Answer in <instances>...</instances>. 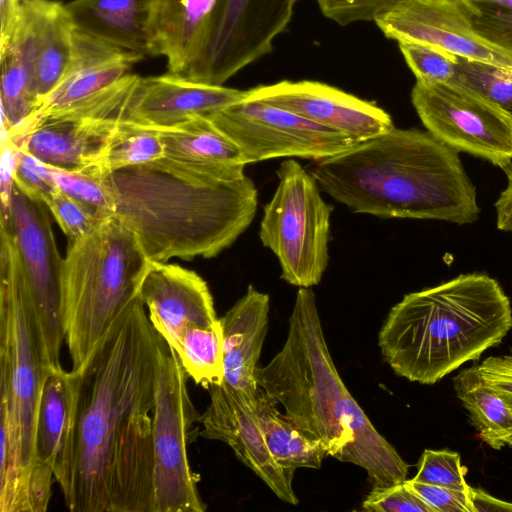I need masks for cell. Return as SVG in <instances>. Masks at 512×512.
Returning a JSON list of instances; mask_svg holds the SVG:
<instances>
[{
	"label": "cell",
	"mask_w": 512,
	"mask_h": 512,
	"mask_svg": "<svg viewBox=\"0 0 512 512\" xmlns=\"http://www.w3.org/2000/svg\"><path fill=\"white\" fill-rule=\"evenodd\" d=\"M160 339L137 296L71 370L74 416L59 485L70 511L153 512Z\"/></svg>",
	"instance_id": "6da1fadb"
},
{
	"label": "cell",
	"mask_w": 512,
	"mask_h": 512,
	"mask_svg": "<svg viewBox=\"0 0 512 512\" xmlns=\"http://www.w3.org/2000/svg\"><path fill=\"white\" fill-rule=\"evenodd\" d=\"M113 216L150 262L212 258L253 221L257 189L245 173L167 156L107 174Z\"/></svg>",
	"instance_id": "7a4b0ae2"
},
{
	"label": "cell",
	"mask_w": 512,
	"mask_h": 512,
	"mask_svg": "<svg viewBox=\"0 0 512 512\" xmlns=\"http://www.w3.org/2000/svg\"><path fill=\"white\" fill-rule=\"evenodd\" d=\"M309 172L355 213L464 225L481 212L459 153L427 130L393 127L316 161Z\"/></svg>",
	"instance_id": "3957f363"
},
{
	"label": "cell",
	"mask_w": 512,
	"mask_h": 512,
	"mask_svg": "<svg viewBox=\"0 0 512 512\" xmlns=\"http://www.w3.org/2000/svg\"><path fill=\"white\" fill-rule=\"evenodd\" d=\"M257 385L328 456L362 467L372 489L407 479L408 464L373 426L330 355L311 288H299L281 350L255 370Z\"/></svg>",
	"instance_id": "277c9868"
},
{
	"label": "cell",
	"mask_w": 512,
	"mask_h": 512,
	"mask_svg": "<svg viewBox=\"0 0 512 512\" xmlns=\"http://www.w3.org/2000/svg\"><path fill=\"white\" fill-rule=\"evenodd\" d=\"M511 328L509 297L495 278L474 272L406 294L378 345L398 376L432 385L499 345Z\"/></svg>",
	"instance_id": "5b68a950"
},
{
	"label": "cell",
	"mask_w": 512,
	"mask_h": 512,
	"mask_svg": "<svg viewBox=\"0 0 512 512\" xmlns=\"http://www.w3.org/2000/svg\"><path fill=\"white\" fill-rule=\"evenodd\" d=\"M151 262L117 218L104 219L68 243L62 271V315L72 369L79 367L126 306L138 296Z\"/></svg>",
	"instance_id": "8992f818"
},
{
	"label": "cell",
	"mask_w": 512,
	"mask_h": 512,
	"mask_svg": "<svg viewBox=\"0 0 512 512\" xmlns=\"http://www.w3.org/2000/svg\"><path fill=\"white\" fill-rule=\"evenodd\" d=\"M34 298L10 234L0 229V411L20 442L22 463L35 471L37 404L52 366ZM55 366V365H54Z\"/></svg>",
	"instance_id": "52a82bcc"
},
{
	"label": "cell",
	"mask_w": 512,
	"mask_h": 512,
	"mask_svg": "<svg viewBox=\"0 0 512 512\" xmlns=\"http://www.w3.org/2000/svg\"><path fill=\"white\" fill-rule=\"evenodd\" d=\"M279 179L263 208L259 237L277 257L281 279L299 288L317 285L329 261L330 217L333 206L309 171L293 159L277 170Z\"/></svg>",
	"instance_id": "ba28073f"
},
{
	"label": "cell",
	"mask_w": 512,
	"mask_h": 512,
	"mask_svg": "<svg viewBox=\"0 0 512 512\" xmlns=\"http://www.w3.org/2000/svg\"><path fill=\"white\" fill-rule=\"evenodd\" d=\"M187 377L176 352L161 337L153 411V512L206 510L188 461L189 432L200 415Z\"/></svg>",
	"instance_id": "9c48e42d"
},
{
	"label": "cell",
	"mask_w": 512,
	"mask_h": 512,
	"mask_svg": "<svg viewBox=\"0 0 512 512\" xmlns=\"http://www.w3.org/2000/svg\"><path fill=\"white\" fill-rule=\"evenodd\" d=\"M411 102L432 135L464 152L505 169L512 163V115L456 82H416Z\"/></svg>",
	"instance_id": "30bf717a"
},
{
	"label": "cell",
	"mask_w": 512,
	"mask_h": 512,
	"mask_svg": "<svg viewBox=\"0 0 512 512\" xmlns=\"http://www.w3.org/2000/svg\"><path fill=\"white\" fill-rule=\"evenodd\" d=\"M297 1L220 0L201 50L182 76L223 85L272 51L273 41L288 26Z\"/></svg>",
	"instance_id": "8fae6325"
},
{
	"label": "cell",
	"mask_w": 512,
	"mask_h": 512,
	"mask_svg": "<svg viewBox=\"0 0 512 512\" xmlns=\"http://www.w3.org/2000/svg\"><path fill=\"white\" fill-rule=\"evenodd\" d=\"M207 117L239 147L246 164L281 157L318 161L359 142L257 100L244 99Z\"/></svg>",
	"instance_id": "7c38bea8"
},
{
	"label": "cell",
	"mask_w": 512,
	"mask_h": 512,
	"mask_svg": "<svg viewBox=\"0 0 512 512\" xmlns=\"http://www.w3.org/2000/svg\"><path fill=\"white\" fill-rule=\"evenodd\" d=\"M46 203L35 200L15 184L10 209L0 226L11 236L30 286L49 357L60 364V349L65 341L62 315L61 257L53 234Z\"/></svg>",
	"instance_id": "4fadbf2b"
},
{
	"label": "cell",
	"mask_w": 512,
	"mask_h": 512,
	"mask_svg": "<svg viewBox=\"0 0 512 512\" xmlns=\"http://www.w3.org/2000/svg\"><path fill=\"white\" fill-rule=\"evenodd\" d=\"M375 23L398 42H423L459 57L512 67V53L474 30L460 0H400Z\"/></svg>",
	"instance_id": "5bb4252c"
},
{
	"label": "cell",
	"mask_w": 512,
	"mask_h": 512,
	"mask_svg": "<svg viewBox=\"0 0 512 512\" xmlns=\"http://www.w3.org/2000/svg\"><path fill=\"white\" fill-rule=\"evenodd\" d=\"M248 100L262 101L357 141L394 127L391 116L372 102L318 81L283 80L247 90Z\"/></svg>",
	"instance_id": "9a60e30c"
},
{
	"label": "cell",
	"mask_w": 512,
	"mask_h": 512,
	"mask_svg": "<svg viewBox=\"0 0 512 512\" xmlns=\"http://www.w3.org/2000/svg\"><path fill=\"white\" fill-rule=\"evenodd\" d=\"M210 402L199 416V435L227 444L282 501L297 505L293 490L294 472L281 467L270 453L253 404L224 383L211 386Z\"/></svg>",
	"instance_id": "2e32d148"
},
{
	"label": "cell",
	"mask_w": 512,
	"mask_h": 512,
	"mask_svg": "<svg viewBox=\"0 0 512 512\" xmlns=\"http://www.w3.org/2000/svg\"><path fill=\"white\" fill-rule=\"evenodd\" d=\"M247 90L210 85L168 72L136 76L127 96L122 120L155 129L178 125L241 102Z\"/></svg>",
	"instance_id": "e0dca14e"
},
{
	"label": "cell",
	"mask_w": 512,
	"mask_h": 512,
	"mask_svg": "<svg viewBox=\"0 0 512 512\" xmlns=\"http://www.w3.org/2000/svg\"><path fill=\"white\" fill-rule=\"evenodd\" d=\"M138 296L148 310L150 323L174 351L189 327H210L219 322L206 281L178 264L151 262Z\"/></svg>",
	"instance_id": "ac0fdd59"
},
{
	"label": "cell",
	"mask_w": 512,
	"mask_h": 512,
	"mask_svg": "<svg viewBox=\"0 0 512 512\" xmlns=\"http://www.w3.org/2000/svg\"><path fill=\"white\" fill-rule=\"evenodd\" d=\"M120 118L52 116L2 137L47 165L108 174L104 164Z\"/></svg>",
	"instance_id": "d6986e66"
},
{
	"label": "cell",
	"mask_w": 512,
	"mask_h": 512,
	"mask_svg": "<svg viewBox=\"0 0 512 512\" xmlns=\"http://www.w3.org/2000/svg\"><path fill=\"white\" fill-rule=\"evenodd\" d=\"M143 58L75 29L71 59L60 82L40 101L35 113L11 132L101 94L130 74L131 67Z\"/></svg>",
	"instance_id": "ffe728a7"
},
{
	"label": "cell",
	"mask_w": 512,
	"mask_h": 512,
	"mask_svg": "<svg viewBox=\"0 0 512 512\" xmlns=\"http://www.w3.org/2000/svg\"><path fill=\"white\" fill-rule=\"evenodd\" d=\"M269 295L249 285L243 295L220 318L223 330V383L250 404L258 390L257 362L269 322Z\"/></svg>",
	"instance_id": "44dd1931"
},
{
	"label": "cell",
	"mask_w": 512,
	"mask_h": 512,
	"mask_svg": "<svg viewBox=\"0 0 512 512\" xmlns=\"http://www.w3.org/2000/svg\"><path fill=\"white\" fill-rule=\"evenodd\" d=\"M220 0H156L150 25L153 56L184 75L197 58Z\"/></svg>",
	"instance_id": "7402d4cb"
},
{
	"label": "cell",
	"mask_w": 512,
	"mask_h": 512,
	"mask_svg": "<svg viewBox=\"0 0 512 512\" xmlns=\"http://www.w3.org/2000/svg\"><path fill=\"white\" fill-rule=\"evenodd\" d=\"M156 0H73L66 5L77 31L112 46L153 56L150 25Z\"/></svg>",
	"instance_id": "603a6c76"
},
{
	"label": "cell",
	"mask_w": 512,
	"mask_h": 512,
	"mask_svg": "<svg viewBox=\"0 0 512 512\" xmlns=\"http://www.w3.org/2000/svg\"><path fill=\"white\" fill-rule=\"evenodd\" d=\"M20 15L30 33L40 103L60 82L68 67L75 27L66 5L55 0H23Z\"/></svg>",
	"instance_id": "cb8c5ba5"
},
{
	"label": "cell",
	"mask_w": 512,
	"mask_h": 512,
	"mask_svg": "<svg viewBox=\"0 0 512 512\" xmlns=\"http://www.w3.org/2000/svg\"><path fill=\"white\" fill-rule=\"evenodd\" d=\"M75 404L72 371L52 365L41 388L35 418L34 449L38 464L47 466L56 482H63Z\"/></svg>",
	"instance_id": "d4e9b609"
},
{
	"label": "cell",
	"mask_w": 512,
	"mask_h": 512,
	"mask_svg": "<svg viewBox=\"0 0 512 512\" xmlns=\"http://www.w3.org/2000/svg\"><path fill=\"white\" fill-rule=\"evenodd\" d=\"M2 135L21 126L36 111L33 52L27 24L19 17L11 36L0 43Z\"/></svg>",
	"instance_id": "484cf974"
},
{
	"label": "cell",
	"mask_w": 512,
	"mask_h": 512,
	"mask_svg": "<svg viewBox=\"0 0 512 512\" xmlns=\"http://www.w3.org/2000/svg\"><path fill=\"white\" fill-rule=\"evenodd\" d=\"M157 130L167 157L245 173L247 164L239 147L207 116H197L178 125Z\"/></svg>",
	"instance_id": "4316f807"
},
{
	"label": "cell",
	"mask_w": 512,
	"mask_h": 512,
	"mask_svg": "<svg viewBox=\"0 0 512 512\" xmlns=\"http://www.w3.org/2000/svg\"><path fill=\"white\" fill-rule=\"evenodd\" d=\"M266 445L276 462L286 470L318 469L328 456L325 447L308 437L277 409V402L258 387L253 406Z\"/></svg>",
	"instance_id": "83f0119b"
},
{
	"label": "cell",
	"mask_w": 512,
	"mask_h": 512,
	"mask_svg": "<svg viewBox=\"0 0 512 512\" xmlns=\"http://www.w3.org/2000/svg\"><path fill=\"white\" fill-rule=\"evenodd\" d=\"M453 386L482 441L495 450L512 446V408L483 379L476 365L460 371Z\"/></svg>",
	"instance_id": "f1b7e54d"
},
{
	"label": "cell",
	"mask_w": 512,
	"mask_h": 512,
	"mask_svg": "<svg viewBox=\"0 0 512 512\" xmlns=\"http://www.w3.org/2000/svg\"><path fill=\"white\" fill-rule=\"evenodd\" d=\"M175 352L185 373L195 384L208 390L223 383V330L220 319L210 327H189Z\"/></svg>",
	"instance_id": "f546056e"
},
{
	"label": "cell",
	"mask_w": 512,
	"mask_h": 512,
	"mask_svg": "<svg viewBox=\"0 0 512 512\" xmlns=\"http://www.w3.org/2000/svg\"><path fill=\"white\" fill-rule=\"evenodd\" d=\"M164 156V145L157 129L120 120L110 141L104 168L110 173L146 164Z\"/></svg>",
	"instance_id": "4dcf8cb0"
},
{
	"label": "cell",
	"mask_w": 512,
	"mask_h": 512,
	"mask_svg": "<svg viewBox=\"0 0 512 512\" xmlns=\"http://www.w3.org/2000/svg\"><path fill=\"white\" fill-rule=\"evenodd\" d=\"M456 81L512 115V67L457 56Z\"/></svg>",
	"instance_id": "1f68e13d"
},
{
	"label": "cell",
	"mask_w": 512,
	"mask_h": 512,
	"mask_svg": "<svg viewBox=\"0 0 512 512\" xmlns=\"http://www.w3.org/2000/svg\"><path fill=\"white\" fill-rule=\"evenodd\" d=\"M49 167L57 189L89 207L102 220L113 216V196L107 174Z\"/></svg>",
	"instance_id": "d6a6232c"
},
{
	"label": "cell",
	"mask_w": 512,
	"mask_h": 512,
	"mask_svg": "<svg viewBox=\"0 0 512 512\" xmlns=\"http://www.w3.org/2000/svg\"><path fill=\"white\" fill-rule=\"evenodd\" d=\"M474 30L512 53V0H460Z\"/></svg>",
	"instance_id": "836d02e7"
},
{
	"label": "cell",
	"mask_w": 512,
	"mask_h": 512,
	"mask_svg": "<svg viewBox=\"0 0 512 512\" xmlns=\"http://www.w3.org/2000/svg\"><path fill=\"white\" fill-rule=\"evenodd\" d=\"M400 51L422 84L448 83L457 69V56L436 46L418 41L398 42Z\"/></svg>",
	"instance_id": "e575fe53"
},
{
	"label": "cell",
	"mask_w": 512,
	"mask_h": 512,
	"mask_svg": "<svg viewBox=\"0 0 512 512\" xmlns=\"http://www.w3.org/2000/svg\"><path fill=\"white\" fill-rule=\"evenodd\" d=\"M466 473L467 468L462 465L459 453L449 449H425L413 479L469 491L471 486L466 482Z\"/></svg>",
	"instance_id": "d590c367"
},
{
	"label": "cell",
	"mask_w": 512,
	"mask_h": 512,
	"mask_svg": "<svg viewBox=\"0 0 512 512\" xmlns=\"http://www.w3.org/2000/svg\"><path fill=\"white\" fill-rule=\"evenodd\" d=\"M68 243H74L91 233L103 220L86 205L57 189L46 201Z\"/></svg>",
	"instance_id": "8d00e7d4"
},
{
	"label": "cell",
	"mask_w": 512,
	"mask_h": 512,
	"mask_svg": "<svg viewBox=\"0 0 512 512\" xmlns=\"http://www.w3.org/2000/svg\"><path fill=\"white\" fill-rule=\"evenodd\" d=\"M322 14L341 26L376 21L400 0H316Z\"/></svg>",
	"instance_id": "74e56055"
},
{
	"label": "cell",
	"mask_w": 512,
	"mask_h": 512,
	"mask_svg": "<svg viewBox=\"0 0 512 512\" xmlns=\"http://www.w3.org/2000/svg\"><path fill=\"white\" fill-rule=\"evenodd\" d=\"M362 508L368 512H435L405 481L372 489Z\"/></svg>",
	"instance_id": "f35d334b"
},
{
	"label": "cell",
	"mask_w": 512,
	"mask_h": 512,
	"mask_svg": "<svg viewBox=\"0 0 512 512\" xmlns=\"http://www.w3.org/2000/svg\"><path fill=\"white\" fill-rule=\"evenodd\" d=\"M14 181L27 196L44 203L57 190L49 165L21 149Z\"/></svg>",
	"instance_id": "ab89813d"
},
{
	"label": "cell",
	"mask_w": 512,
	"mask_h": 512,
	"mask_svg": "<svg viewBox=\"0 0 512 512\" xmlns=\"http://www.w3.org/2000/svg\"><path fill=\"white\" fill-rule=\"evenodd\" d=\"M405 483L435 512H475L471 497L472 487L469 491H464L420 482L413 478L406 479Z\"/></svg>",
	"instance_id": "60d3db41"
},
{
	"label": "cell",
	"mask_w": 512,
	"mask_h": 512,
	"mask_svg": "<svg viewBox=\"0 0 512 512\" xmlns=\"http://www.w3.org/2000/svg\"><path fill=\"white\" fill-rule=\"evenodd\" d=\"M476 367L483 379L494 387L512 408V349L501 356H490Z\"/></svg>",
	"instance_id": "b9f144b4"
},
{
	"label": "cell",
	"mask_w": 512,
	"mask_h": 512,
	"mask_svg": "<svg viewBox=\"0 0 512 512\" xmlns=\"http://www.w3.org/2000/svg\"><path fill=\"white\" fill-rule=\"evenodd\" d=\"M19 155L20 149L17 146L6 138L1 139V217L7 216L10 209Z\"/></svg>",
	"instance_id": "7bdbcfd3"
},
{
	"label": "cell",
	"mask_w": 512,
	"mask_h": 512,
	"mask_svg": "<svg viewBox=\"0 0 512 512\" xmlns=\"http://www.w3.org/2000/svg\"><path fill=\"white\" fill-rule=\"evenodd\" d=\"M507 184L494 203L496 226L504 232H512V165L504 169Z\"/></svg>",
	"instance_id": "ee69618b"
},
{
	"label": "cell",
	"mask_w": 512,
	"mask_h": 512,
	"mask_svg": "<svg viewBox=\"0 0 512 512\" xmlns=\"http://www.w3.org/2000/svg\"><path fill=\"white\" fill-rule=\"evenodd\" d=\"M23 0H0V43L12 34L17 23Z\"/></svg>",
	"instance_id": "f6af8a7d"
},
{
	"label": "cell",
	"mask_w": 512,
	"mask_h": 512,
	"mask_svg": "<svg viewBox=\"0 0 512 512\" xmlns=\"http://www.w3.org/2000/svg\"><path fill=\"white\" fill-rule=\"evenodd\" d=\"M471 497L475 512L482 511H509L512 512V503L500 500L479 488L471 489Z\"/></svg>",
	"instance_id": "bcb514c9"
}]
</instances>
